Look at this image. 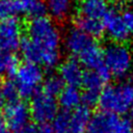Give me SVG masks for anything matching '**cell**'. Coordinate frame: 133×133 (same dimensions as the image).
Listing matches in <instances>:
<instances>
[{
    "label": "cell",
    "mask_w": 133,
    "mask_h": 133,
    "mask_svg": "<svg viewBox=\"0 0 133 133\" xmlns=\"http://www.w3.org/2000/svg\"><path fill=\"white\" fill-rule=\"evenodd\" d=\"M123 18L127 28L129 29L130 33L133 35V10H125L123 11Z\"/></svg>",
    "instance_id": "cell-22"
},
{
    "label": "cell",
    "mask_w": 133,
    "mask_h": 133,
    "mask_svg": "<svg viewBox=\"0 0 133 133\" xmlns=\"http://www.w3.org/2000/svg\"><path fill=\"white\" fill-rule=\"evenodd\" d=\"M84 70L81 62L74 58H68L62 61L59 65V77L66 86L78 87L82 85V81L84 78Z\"/></svg>",
    "instance_id": "cell-12"
},
{
    "label": "cell",
    "mask_w": 133,
    "mask_h": 133,
    "mask_svg": "<svg viewBox=\"0 0 133 133\" xmlns=\"http://www.w3.org/2000/svg\"><path fill=\"white\" fill-rule=\"evenodd\" d=\"M4 133H10V132H6V131H5V132H4Z\"/></svg>",
    "instance_id": "cell-28"
},
{
    "label": "cell",
    "mask_w": 133,
    "mask_h": 133,
    "mask_svg": "<svg viewBox=\"0 0 133 133\" xmlns=\"http://www.w3.org/2000/svg\"><path fill=\"white\" fill-rule=\"evenodd\" d=\"M4 102H5V100H4L3 92H2V84H0V108H2V107H3Z\"/></svg>",
    "instance_id": "cell-25"
},
{
    "label": "cell",
    "mask_w": 133,
    "mask_h": 133,
    "mask_svg": "<svg viewBox=\"0 0 133 133\" xmlns=\"http://www.w3.org/2000/svg\"><path fill=\"white\" fill-rule=\"evenodd\" d=\"M99 107L110 114H124L133 106V86L128 83L106 85L99 97Z\"/></svg>",
    "instance_id": "cell-3"
},
{
    "label": "cell",
    "mask_w": 133,
    "mask_h": 133,
    "mask_svg": "<svg viewBox=\"0 0 133 133\" xmlns=\"http://www.w3.org/2000/svg\"><path fill=\"white\" fill-rule=\"evenodd\" d=\"M5 128H6L5 121H4L3 116H1V115H0V133H4V132L6 131V130H5Z\"/></svg>",
    "instance_id": "cell-24"
},
{
    "label": "cell",
    "mask_w": 133,
    "mask_h": 133,
    "mask_svg": "<svg viewBox=\"0 0 133 133\" xmlns=\"http://www.w3.org/2000/svg\"><path fill=\"white\" fill-rule=\"evenodd\" d=\"M95 43H96V41L91 36H89L85 32H83L76 26L71 27L66 31V33L63 37V42H62L65 50L74 58L75 57L79 58Z\"/></svg>",
    "instance_id": "cell-11"
},
{
    "label": "cell",
    "mask_w": 133,
    "mask_h": 133,
    "mask_svg": "<svg viewBox=\"0 0 133 133\" xmlns=\"http://www.w3.org/2000/svg\"><path fill=\"white\" fill-rule=\"evenodd\" d=\"M2 92H3L4 100L7 101L8 103L19 100L18 99L19 92L14 81H6L4 84H2Z\"/></svg>",
    "instance_id": "cell-20"
},
{
    "label": "cell",
    "mask_w": 133,
    "mask_h": 133,
    "mask_svg": "<svg viewBox=\"0 0 133 133\" xmlns=\"http://www.w3.org/2000/svg\"><path fill=\"white\" fill-rule=\"evenodd\" d=\"M109 9L107 0H81L75 26L92 38L98 37L104 33V19Z\"/></svg>",
    "instance_id": "cell-2"
},
{
    "label": "cell",
    "mask_w": 133,
    "mask_h": 133,
    "mask_svg": "<svg viewBox=\"0 0 133 133\" xmlns=\"http://www.w3.org/2000/svg\"><path fill=\"white\" fill-rule=\"evenodd\" d=\"M91 115L89 108L82 105L73 112L62 111L53 121L54 133H84Z\"/></svg>",
    "instance_id": "cell-7"
},
{
    "label": "cell",
    "mask_w": 133,
    "mask_h": 133,
    "mask_svg": "<svg viewBox=\"0 0 133 133\" xmlns=\"http://www.w3.org/2000/svg\"><path fill=\"white\" fill-rule=\"evenodd\" d=\"M12 81L18 89L19 97L32 98L44 82V71L38 64L24 62L16 70Z\"/></svg>",
    "instance_id": "cell-5"
},
{
    "label": "cell",
    "mask_w": 133,
    "mask_h": 133,
    "mask_svg": "<svg viewBox=\"0 0 133 133\" xmlns=\"http://www.w3.org/2000/svg\"><path fill=\"white\" fill-rule=\"evenodd\" d=\"M132 56H133V48H132Z\"/></svg>",
    "instance_id": "cell-27"
},
{
    "label": "cell",
    "mask_w": 133,
    "mask_h": 133,
    "mask_svg": "<svg viewBox=\"0 0 133 133\" xmlns=\"http://www.w3.org/2000/svg\"><path fill=\"white\" fill-rule=\"evenodd\" d=\"M46 12H47L46 5H45V2L42 0H37L33 3H31L30 5H28L25 8V14L27 16H29L31 19L44 17Z\"/></svg>",
    "instance_id": "cell-19"
},
{
    "label": "cell",
    "mask_w": 133,
    "mask_h": 133,
    "mask_svg": "<svg viewBox=\"0 0 133 133\" xmlns=\"http://www.w3.org/2000/svg\"><path fill=\"white\" fill-rule=\"evenodd\" d=\"M82 103V95L78 87L65 86L58 95V104L64 111H71L77 109Z\"/></svg>",
    "instance_id": "cell-15"
},
{
    "label": "cell",
    "mask_w": 133,
    "mask_h": 133,
    "mask_svg": "<svg viewBox=\"0 0 133 133\" xmlns=\"http://www.w3.org/2000/svg\"><path fill=\"white\" fill-rule=\"evenodd\" d=\"M117 117L104 111L91 115L86 127V133H113Z\"/></svg>",
    "instance_id": "cell-13"
},
{
    "label": "cell",
    "mask_w": 133,
    "mask_h": 133,
    "mask_svg": "<svg viewBox=\"0 0 133 133\" xmlns=\"http://www.w3.org/2000/svg\"><path fill=\"white\" fill-rule=\"evenodd\" d=\"M104 32L114 43H124L132 35L125 24L123 11L111 7L104 19Z\"/></svg>",
    "instance_id": "cell-10"
},
{
    "label": "cell",
    "mask_w": 133,
    "mask_h": 133,
    "mask_svg": "<svg viewBox=\"0 0 133 133\" xmlns=\"http://www.w3.org/2000/svg\"><path fill=\"white\" fill-rule=\"evenodd\" d=\"M63 85L64 83L58 75H50L43 82V91L55 97L56 95H59L61 92L64 87Z\"/></svg>",
    "instance_id": "cell-18"
},
{
    "label": "cell",
    "mask_w": 133,
    "mask_h": 133,
    "mask_svg": "<svg viewBox=\"0 0 133 133\" xmlns=\"http://www.w3.org/2000/svg\"><path fill=\"white\" fill-rule=\"evenodd\" d=\"M31 118L39 124H49L54 121L58 114V102L55 97L46 94L45 91H37L30 101L29 105Z\"/></svg>",
    "instance_id": "cell-8"
},
{
    "label": "cell",
    "mask_w": 133,
    "mask_h": 133,
    "mask_svg": "<svg viewBox=\"0 0 133 133\" xmlns=\"http://www.w3.org/2000/svg\"><path fill=\"white\" fill-rule=\"evenodd\" d=\"M113 133H133V123L126 117L118 118Z\"/></svg>",
    "instance_id": "cell-21"
},
{
    "label": "cell",
    "mask_w": 133,
    "mask_h": 133,
    "mask_svg": "<svg viewBox=\"0 0 133 133\" xmlns=\"http://www.w3.org/2000/svg\"><path fill=\"white\" fill-rule=\"evenodd\" d=\"M3 118L6 126L17 133H34L36 126L30 122L29 106L22 100L7 103L4 107Z\"/></svg>",
    "instance_id": "cell-6"
},
{
    "label": "cell",
    "mask_w": 133,
    "mask_h": 133,
    "mask_svg": "<svg viewBox=\"0 0 133 133\" xmlns=\"http://www.w3.org/2000/svg\"><path fill=\"white\" fill-rule=\"evenodd\" d=\"M21 1V3L24 5V8H26L28 5H30L31 3H33V2H35V1H37V0H20Z\"/></svg>",
    "instance_id": "cell-26"
},
{
    "label": "cell",
    "mask_w": 133,
    "mask_h": 133,
    "mask_svg": "<svg viewBox=\"0 0 133 133\" xmlns=\"http://www.w3.org/2000/svg\"><path fill=\"white\" fill-rule=\"evenodd\" d=\"M50 18L57 22L65 21L73 12L75 0H44Z\"/></svg>",
    "instance_id": "cell-14"
},
{
    "label": "cell",
    "mask_w": 133,
    "mask_h": 133,
    "mask_svg": "<svg viewBox=\"0 0 133 133\" xmlns=\"http://www.w3.org/2000/svg\"><path fill=\"white\" fill-rule=\"evenodd\" d=\"M103 55L110 76L122 79L131 73L133 68L132 50L124 43H109L103 49Z\"/></svg>",
    "instance_id": "cell-4"
},
{
    "label": "cell",
    "mask_w": 133,
    "mask_h": 133,
    "mask_svg": "<svg viewBox=\"0 0 133 133\" xmlns=\"http://www.w3.org/2000/svg\"><path fill=\"white\" fill-rule=\"evenodd\" d=\"M62 42V34L56 22L44 16L29 21L27 37L22 39L20 51L26 62L54 69L60 61Z\"/></svg>",
    "instance_id": "cell-1"
},
{
    "label": "cell",
    "mask_w": 133,
    "mask_h": 133,
    "mask_svg": "<svg viewBox=\"0 0 133 133\" xmlns=\"http://www.w3.org/2000/svg\"><path fill=\"white\" fill-rule=\"evenodd\" d=\"M22 39V26L17 19L0 21V53L12 54Z\"/></svg>",
    "instance_id": "cell-9"
},
{
    "label": "cell",
    "mask_w": 133,
    "mask_h": 133,
    "mask_svg": "<svg viewBox=\"0 0 133 133\" xmlns=\"http://www.w3.org/2000/svg\"><path fill=\"white\" fill-rule=\"evenodd\" d=\"M34 133H54V130L52 126H50L49 124H45V125L36 126Z\"/></svg>",
    "instance_id": "cell-23"
},
{
    "label": "cell",
    "mask_w": 133,
    "mask_h": 133,
    "mask_svg": "<svg viewBox=\"0 0 133 133\" xmlns=\"http://www.w3.org/2000/svg\"><path fill=\"white\" fill-rule=\"evenodd\" d=\"M18 66V59L14 54L0 53V78L5 75H14Z\"/></svg>",
    "instance_id": "cell-17"
},
{
    "label": "cell",
    "mask_w": 133,
    "mask_h": 133,
    "mask_svg": "<svg viewBox=\"0 0 133 133\" xmlns=\"http://www.w3.org/2000/svg\"><path fill=\"white\" fill-rule=\"evenodd\" d=\"M21 14H25V8L20 0H0V21L16 19Z\"/></svg>",
    "instance_id": "cell-16"
}]
</instances>
